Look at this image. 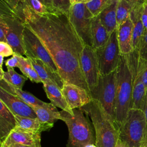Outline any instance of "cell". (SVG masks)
<instances>
[{
	"mask_svg": "<svg viewBox=\"0 0 147 147\" xmlns=\"http://www.w3.org/2000/svg\"><path fill=\"white\" fill-rule=\"evenodd\" d=\"M15 11L41 40L64 82L90 92L80 65V55L85 45L68 15L59 11L39 14L23 3Z\"/></svg>",
	"mask_w": 147,
	"mask_h": 147,
	"instance_id": "1",
	"label": "cell"
},
{
	"mask_svg": "<svg viewBox=\"0 0 147 147\" xmlns=\"http://www.w3.org/2000/svg\"><path fill=\"white\" fill-rule=\"evenodd\" d=\"M115 122L118 129L125 121L132 104L133 76L125 55H121L115 70Z\"/></svg>",
	"mask_w": 147,
	"mask_h": 147,
	"instance_id": "2",
	"label": "cell"
},
{
	"mask_svg": "<svg viewBox=\"0 0 147 147\" xmlns=\"http://www.w3.org/2000/svg\"><path fill=\"white\" fill-rule=\"evenodd\" d=\"M73 114L61 110L60 111V120L67 126L68 140L67 147H89L96 145L95 133L94 131L88 115L81 108L73 109Z\"/></svg>",
	"mask_w": 147,
	"mask_h": 147,
	"instance_id": "3",
	"label": "cell"
},
{
	"mask_svg": "<svg viewBox=\"0 0 147 147\" xmlns=\"http://www.w3.org/2000/svg\"><path fill=\"white\" fill-rule=\"evenodd\" d=\"M81 109L92 121L96 146L115 147L119 138L118 130L109 119L101 104L98 100L92 99L90 103Z\"/></svg>",
	"mask_w": 147,
	"mask_h": 147,
	"instance_id": "4",
	"label": "cell"
},
{
	"mask_svg": "<svg viewBox=\"0 0 147 147\" xmlns=\"http://www.w3.org/2000/svg\"><path fill=\"white\" fill-rule=\"evenodd\" d=\"M146 120L142 110L131 109L118 129L119 138L130 147H140L146 138Z\"/></svg>",
	"mask_w": 147,
	"mask_h": 147,
	"instance_id": "5",
	"label": "cell"
},
{
	"mask_svg": "<svg viewBox=\"0 0 147 147\" xmlns=\"http://www.w3.org/2000/svg\"><path fill=\"white\" fill-rule=\"evenodd\" d=\"M0 18H2L9 26L6 37L7 42L11 47L15 54L25 55L23 42L24 22L16 11L2 0H0Z\"/></svg>",
	"mask_w": 147,
	"mask_h": 147,
	"instance_id": "6",
	"label": "cell"
},
{
	"mask_svg": "<svg viewBox=\"0 0 147 147\" xmlns=\"http://www.w3.org/2000/svg\"><path fill=\"white\" fill-rule=\"evenodd\" d=\"M115 71L108 75L100 76L98 85L90 91L91 98L101 104L109 119L115 125Z\"/></svg>",
	"mask_w": 147,
	"mask_h": 147,
	"instance_id": "7",
	"label": "cell"
},
{
	"mask_svg": "<svg viewBox=\"0 0 147 147\" xmlns=\"http://www.w3.org/2000/svg\"><path fill=\"white\" fill-rule=\"evenodd\" d=\"M95 49L100 76L115 71L121 56L117 38V28L110 34L109 40L105 45Z\"/></svg>",
	"mask_w": 147,
	"mask_h": 147,
	"instance_id": "8",
	"label": "cell"
},
{
	"mask_svg": "<svg viewBox=\"0 0 147 147\" xmlns=\"http://www.w3.org/2000/svg\"><path fill=\"white\" fill-rule=\"evenodd\" d=\"M68 16L84 45L94 47L91 34V23L94 16L86 3L72 5Z\"/></svg>",
	"mask_w": 147,
	"mask_h": 147,
	"instance_id": "9",
	"label": "cell"
},
{
	"mask_svg": "<svg viewBox=\"0 0 147 147\" xmlns=\"http://www.w3.org/2000/svg\"><path fill=\"white\" fill-rule=\"evenodd\" d=\"M23 42L26 57L40 59L49 65L53 71L59 72L57 66L52 56L41 40L25 25L23 32Z\"/></svg>",
	"mask_w": 147,
	"mask_h": 147,
	"instance_id": "10",
	"label": "cell"
},
{
	"mask_svg": "<svg viewBox=\"0 0 147 147\" xmlns=\"http://www.w3.org/2000/svg\"><path fill=\"white\" fill-rule=\"evenodd\" d=\"M81 68L90 91L98 84L100 77L96 49L84 45L80 55Z\"/></svg>",
	"mask_w": 147,
	"mask_h": 147,
	"instance_id": "11",
	"label": "cell"
},
{
	"mask_svg": "<svg viewBox=\"0 0 147 147\" xmlns=\"http://www.w3.org/2000/svg\"><path fill=\"white\" fill-rule=\"evenodd\" d=\"M16 145L41 147V134L30 131L17 126L1 143V147H10Z\"/></svg>",
	"mask_w": 147,
	"mask_h": 147,
	"instance_id": "12",
	"label": "cell"
},
{
	"mask_svg": "<svg viewBox=\"0 0 147 147\" xmlns=\"http://www.w3.org/2000/svg\"><path fill=\"white\" fill-rule=\"evenodd\" d=\"M61 91L67 103L72 110L82 108L92 100L89 91L74 84L65 83Z\"/></svg>",
	"mask_w": 147,
	"mask_h": 147,
	"instance_id": "13",
	"label": "cell"
},
{
	"mask_svg": "<svg viewBox=\"0 0 147 147\" xmlns=\"http://www.w3.org/2000/svg\"><path fill=\"white\" fill-rule=\"evenodd\" d=\"M0 100L14 115L37 118L34 111L30 105L1 87H0Z\"/></svg>",
	"mask_w": 147,
	"mask_h": 147,
	"instance_id": "14",
	"label": "cell"
},
{
	"mask_svg": "<svg viewBox=\"0 0 147 147\" xmlns=\"http://www.w3.org/2000/svg\"><path fill=\"white\" fill-rule=\"evenodd\" d=\"M129 66L133 76L131 109L143 110L147 88L141 80V72L129 64Z\"/></svg>",
	"mask_w": 147,
	"mask_h": 147,
	"instance_id": "15",
	"label": "cell"
},
{
	"mask_svg": "<svg viewBox=\"0 0 147 147\" xmlns=\"http://www.w3.org/2000/svg\"><path fill=\"white\" fill-rule=\"evenodd\" d=\"M29 59L41 79L42 83L51 82L61 89L63 88L65 82L59 72L53 71L49 65L40 59L34 58Z\"/></svg>",
	"mask_w": 147,
	"mask_h": 147,
	"instance_id": "16",
	"label": "cell"
},
{
	"mask_svg": "<svg viewBox=\"0 0 147 147\" xmlns=\"http://www.w3.org/2000/svg\"><path fill=\"white\" fill-rule=\"evenodd\" d=\"M117 38L121 55H127L133 51V24L130 17L117 27Z\"/></svg>",
	"mask_w": 147,
	"mask_h": 147,
	"instance_id": "17",
	"label": "cell"
},
{
	"mask_svg": "<svg viewBox=\"0 0 147 147\" xmlns=\"http://www.w3.org/2000/svg\"><path fill=\"white\" fill-rule=\"evenodd\" d=\"M42 84L46 95L53 105L71 114H74L73 110L71 109L67 103L60 87L51 82H44Z\"/></svg>",
	"mask_w": 147,
	"mask_h": 147,
	"instance_id": "18",
	"label": "cell"
},
{
	"mask_svg": "<svg viewBox=\"0 0 147 147\" xmlns=\"http://www.w3.org/2000/svg\"><path fill=\"white\" fill-rule=\"evenodd\" d=\"M17 126L16 116L0 100V142L2 143Z\"/></svg>",
	"mask_w": 147,
	"mask_h": 147,
	"instance_id": "19",
	"label": "cell"
},
{
	"mask_svg": "<svg viewBox=\"0 0 147 147\" xmlns=\"http://www.w3.org/2000/svg\"><path fill=\"white\" fill-rule=\"evenodd\" d=\"M141 6L142 5H137L134 6L130 14V18L133 24V51H136L138 49L145 31V28L141 20Z\"/></svg>",
	"mask_w": 147,
	"mask_h": 147,
	"instance_id": "20",
	"label": "cell"
},
{
	"mask_svg": "<svg viewBox=\"0 0 147 147\" xmlns=\"http://www.w3.org/2000/svg\"><path fill=\"white\" fill-rule=\"evenodd\" d=\"M91 34L93 47L95 49L99 48L105 45L109 39L110 34L102 24L99 16L93 17L91 23Z\"/></svg>",
	"mask_w": 147,
	"mask_h": 147,
	"instance_id": "21",
	"label": "cell"
},
{
	"mask_svg": "<svg viewBox=\"0 0 147 147\" xmlns=\"http://www.w3.org/2000/svg\"><path fill=\"white\" fill-rule=\"evenodd\" d=\"M17 121V126L26 130L41 133L42 131H49L53 126V123H44L38 118L15 115Z\"/></svg>",
	"mask_w": 147,
	"mask_h": 147,
	"instance_id": "22",
	"label": "cell"
},
{
	"mask_svg": "<svg viewBox=\"0 0 147 147\" xmlns=\"http://www.w3.org/2000/svg\"><path fill=\"white\" fill-rule=\"evenodd\" d=\"M37 118L44 123H53L59 119L60 111L51 103H46L44 105L31 106Z\"/></svg>",
	"mask_w": 147,
	"mask_h": 147,
	"instance_id": "23",
	"label": "cell"
},
{
	"mask_svg": "<svg viewBox=\"0 0 147 147\" xmlns=\"http://www.w3.org/2000/svg\"><path fill=\"white\" fill-rule=\"evenodd\" d=\"M0 87L18 97L30 106L33 105L42 106L45 103V102L40 100L30 92L25 91L21 88L14 86L3 79L0 80Z\"/></svg>",
	"mask_w": 147,
	"mask_h": 147,
	"instance_id": "24",
	"label": "cell"
},
{
	"mask_svg": "<svg viewBox=\"0 0 147 147\" xmlns=\"http://www.w3.org/2000/svg\"><path fill=\"white\" fill-rule=\"evenodd\" d=\"M118 1V0H113L112 2L99 15L102 24L110 34L118 27L116 14Z\"/></svg>",
	"mask_w": 147,
	"mask_h": 147,
	"instance_id": "25",
	"label": "cell"
},
{
	"mask_svg": "<svg viewBox=\"0 0 147 147\" xmlns=\"http://www.w3.org/2000/svg\"><path fill=\"white\" fill-rule=\"evenodd\" d=\"M18 57L19 60L18 68L23 75L31 82L36 83H42L41 79L33 67L30 59L28 57H24V56L18 55Z\"/></svg>",
	"mask_w": 147,
	"mask_h": 147,
	"instance_id": "26",
	"label": "cell"
},
{
	"mask_svg": "<svg viewBox=\"0 0 147 147\" xmlns=\"http://www.w3.org/2000/svg\"><path fill=\"white\" fill-rule=\"evenodd\" d=\"M2 79L17 88L22 89L28 78L24 75L18 74L14 68L7 67V71L4 72Z\"/></svg>",
	"mask_w": 147,
	"mask_h": 147,
	"instance_id": "27",
	"label": "cell"
},
{
	"mask_svg": "<svg viewBox=\"0 0 147 147\" xmlns=\"http://www.w3.org/2000/svg\"><path fill=\"white\" fill-rule=\"evenodd\" d=\"M133 5L125 0H118L117 6V22L118 26L124 22L129 17Z\"/></svg>",
	"mask_w": 147,
	"mask_h": 147,
	"instance_id": "28",
	"label": "cell"
},
{
	"mask_svg": "<svg viewBox=\"0 0 147 147\" xmlns=\"http://www.w3.org/2000/svg\"><path fill=\"white\" fill-rule=\"evenodd\" d=\"M113 0H91L86 3V7L94 17L99 14L107 7Z\"/></svg>",
	"mask_w": 147,
	"mask_h": 147,
	"instance_id": "29",
	"label": "cell"
},
{
	"mask_svg": "<svg viewBox=\"0 0 147 147\" xmlns=\"http://www.w3.org/2000/svg\"><path fill=\"white\" fill-rule=\"evenodd\" d=\"M22 3L28 6L37 13L45 14L49 13L46 6L40 0H22Z\"/></svg>",
	"mask_w": 147,
	"mask_h": 147,
	"instance_id": "30",
	"label": "cell"
},
{
	"mask_svg": "<svg viewBox=\"0 0 147 147\" xmlns=\"http://www.w3.org/2000/svg\"><path fill=\"white\" fill-rule=\"evenodd\" d=\"M52 4L53 11H59L67 15H68L72 5L70 0H52Z\"/></svg>",
	"mask_w": 147,
	"mask_h": 147,
	"instance_id": "31",
	"label": "cell"
},
{
	"mask_svg": "<svg viewBox=\"0 0 147 147\" xmlns=\"http://www.w3.org/2000/svg\"><path fill=\"white\" fill-rule=\"evenodd\" d=\"M14 53L13 48L7 42L0 41V55L3 57H8L13 55Z\"/></svg>",
	"mask_w": 147,
	"mask_h": 147,
	"instance_id": "32",
	"label": "cell"
},
{
	"mask_svg": "<svg viewBox=\"0 0 147 147\" xmlns=\"http://www.w3.org/2000/svg\"><path fill=\"white\" fill-rule=\"evenodd\" d=\"M9 29V26L6 22L1 18H0V41H6V34Z\"/></svg>",
	"mask_w": 147,
	"mask_h": 147,
	"instance_id": "33",
	"label": "cell"
},
{
	"mask_svg": "<svg viewBox=\"0 0 147 147\" xmlns=\"http://www.w3.org/2000/svg\"><path fill=\"white\" fill-rule=\"evenodd\" d=\"M5 64L6 67H10L14 68L15 67L18 68L19 66V60L18 55L14 53L13 56L5 61Z\"/></svg>",
	"mask_w": 147,
	"mask_h": 147,
	"instance_id": "34",
	"label": "cell"
},
{
	"mask_svg": "<svg viewBox=\"0 0 147 147\" xmlns=\"http://www.w3.org/2000/svg\"><path fill=\"white\" fill-rule=\"evenodd\" d=\"M141 15L143 25L145 29H147V0H145L141 6Z\"/></svg>",
	"mask_w": 147,
	"mask_h": 147,
	"instance_id": "35",
	"label": "cell"
},
{
	"mask_svg": "<svg viewBox=\"0 0 147 147\" xmlns=\"http://www.w3.org/2000/svg\"><path fill=\"white\" fill-rule=\"evenodd\" d=\"M13 10H16L22 3V0H2Z\"/></svg>",
	"mask_w": 147,
	"mask_h": 147,
	"instance_id": "36",
	"label": "cell"
},
{
	"mask_svg": "<svg viewBox=\"0 0 147 147\" xmlns=\"http://www.w3.org/2000/svg\"><path fill=\"white\" fill-rule=\"evenodd\" d=\"M140 72H141V80L143 83L144 84L145 86L147 88V65L145 66V67L144 68V69L142 71H140Z\"/></svg>",
	"mask_w": 147,
	"mask_h": 147,
	"instance_id": "37",
	"label": "cell"
},
{
	"mask_svg": "<svg viewBox=\"0 0 147 147\" xmlns=\"http://www.w3.org/2000/svg\"><path fill=\"white\" fill-rule=\"evenodd\" d=\"M143 112L145 115V120H146V138H147V90H146V94L145 96V102L144 105V109H143Z\"/></svg>",
	"mask_w": 147,
	"mask_h": 147,
	"instance_id": "38",
	"label": "cell"
},
{
	"mask_svg": "<svg viewBox=\"0 0 147 147\" xmlns=\"http://www.w3.org/2000/svg\"><path fill=\"white\" fill-rule=\"evenodd\" d=\"M133 6L137 5H142L145 0H125Z\"/></svg>",
	"mask_w": 147,
	"mask_h": 147,
	"instance_id": "39",
	"label": "cell"
},
{
	"mask_svg": "<svg viewBox=\"0 0 147 147\" xmlns=\"http://www.w3.org/2000/svg\"><path fill=\"white\" fill-rule=\"evenodd\" d=\"M44 3L46 6V7L48 8L49 12H53V7H52V0H43Z\"/></svg>",
	"mask_w": 147,
	"mask_h": 147,
	"instance_id": "40",
	"label": "cell"
},
{
	"mask_svg": "<svg viewBox=\"0 0 147 147\" xmlns=\"http://www.w3.org/2000/svg\"><path fill=\"white\" fill-rule=\"evenodd\" d=\"M115 147H130L126 143L120 140L119 138L118 139L116 145Z\"/></svg>",
	"mask_w": 147,
	"mask_h": 147,
	"instance_id": "41",
	"label": "cell"
},
{
	"mask_svg": "<svg viewBox=\"0 0 147 147\" xmlns=\"http://www.w3.org/2000/svg\"><path fill=\"white\" fill-rule=\"evenodd\" d=\"M91 0H70L72 5L78 4V3H86Z\"/></svg>",
	"mask_w": 147,
	"mask_h": 147,
	"instance_id": "42",
	"label": "cell"
},
{
	"mask_svg": "<svg viewBox=\"0 0 147 147\" xmlns=\"http://www.w3.org/2000/svg\"><path fill=\"white\" fill-rule=\"evenodd\" d=\"M140 147H147V138L145 139V140L144 141V142H142Z\"/></svg>",
	"mask_w": 147,
	"mask_h": 147,
	"instance_id": "43",
	"label": "cell"
},
{
	"mask_svg": "<svg viewBox=\"0 0 147 147\" xmlns=\"http://www.w3.org/2000/svg\"><path fill=\"white\" fill-rule=\"evenodd\" d=\"M10 147H30V146H24V145H16L11 146H10Z\"/></svg>",
	"mask_w": 147,
	"mask_h": 147,
	"instance_id": "44",
	"label": "cell"
},
{
	"mask_svg": "<svg viewBox=\"0 0 147 147\" xmlns=\"http://www.w3.org/2000/svg\"><path fill=\"white\" fill-rule=\"evenodd\" d=\"M40 1L42 3H44V1H43V0H40Z\"/></svg>",
	"mask_w": 147,
	"mask_h": 147,
	"instance_id": "45",
	"label": "cell"
}]
</instances>
